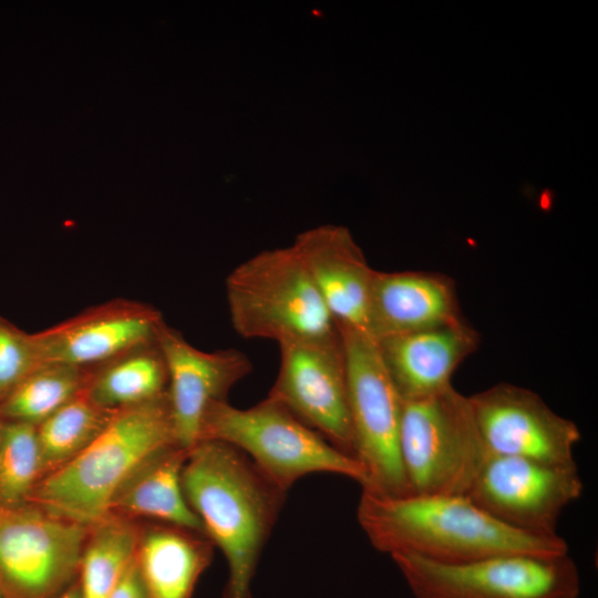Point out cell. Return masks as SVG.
Returning a JSON list of instances; mask_svg holds the SVG:
<instances>
[{
  "label": "cell",
  "mask_w": 598,
  "mask_h": 598,
  "mask_svg": "<svg viewBox=\"0 0 598 598\" xmlns=\"http://www.w3.org/2000/svg\"><path fill=\"white\" fill-rule=\"evenodd\" d=\"M358 522L372 546L390 557L413 555L462 564L501 555L561 556L567 542L498 522L464 495L386 496L362 491Z\"/></svg>",
  "instance_id": "cell-1"
},
{
  "label": "cell",
  "mask_w": 598,
  "mask_h": 598,
  "mask_svg": "<svg viewBox=\"0 0 598 598\" xmlns=\"http://www.w3.org/2000/svg\"><path fill=\"white\" fill-rule=\"evenodd\" d=\"M182 485L205 535L227 561L223 598H251L258 561L286 492L240 450L216 440H200L188 450Z\"/></svg>",
  "instance_id": "cell-2"
},
{
  "label": "cell",
  "mask_w": 598,
  "mask_h": 598,
  "mask_svg": "<svg viewBox=\"0 0 598 598\" xmlns=\"http://www.w3.org/2000/svg\"><path fill=\"white\" fill-rule=\"evenodd\" d=\"M175 446L166 391L116 410L83 451L39 480L27 504L91 527L111 514L115 496L140 467Z\"/></svg>",
  "instance_id": "cell-3"
},
{
  "label": "cell",
  "mask_w": 598,
  "mask_h": 598,
  "mask_svg": "<svg viewBox=\"0 0 598 598\" xmlns=\"http://www.w3.org/2000/svg\"><path fill=\"white\" fill-rule=\"evenodd\" d=\"M229 318L245 339L295 341L339 337L334 319L292 248L261 251L225 281Z\"/></svg>",
  "instance_id": "cell-4"
},
{
  "label": "cell",
  "mask_w": 598,
  "mask_h": 598,
  "mask_svg": "<svg viewBox=\"0 0 598 598\" xmlns=\"http://www.w3.org/2000/svg\"><path fill=\"white\" fill-rule=\"evenodd\" d=\"M200 440L237 447L286 493L312 473L342 475L362 488L368 485L365 470L357 458L338 450L269 395L247 409L227 401L213 403L205 413Z\"/></svg>",
  "instance_id": "cell-5"
},
{
  "label": "cell",
  "mask_w": 598,
  "mask_h": 598,
  "mask_svg": "<svg viewBox=\"0 0 598 598\" xmlns=\"http://www.w3.org/2000/svg\"><path fill=\"white\" fill-rule=\"evenodd\" d=\"M400 454L411 495L464 496L489 455L468 396L453 385L403 401Z\"/></svg>",
  "instance_id": "cell-6"
},
{
  "label": "cell",
  "mask_w": 598,
  "mask_h": 598,
  "mask_svg": "<svg viewBox=\"0 0 598 598\" xmlns=\"http://www.w3.org/2000/svg\"><path fill=\"white\" fill-rule=\"evenodd\" d=\"M337 327L346 364L354 456L368 475L362 491L395 497L411 495L400 454L403 400L377 340L367 331Z\"/></svg>",
  "instance_id": "cell-7"
},
{
  "label": "cell",
  "mask_w": 598,
  "mask_h": 598,
  "mask_svg": "<svg viewBox=\"0 0 598 598\" xmlns=\"http://www.w3.org/2000/svg\"><path fill=\"white\" fill-rule=\"evenodd\" d=\"M415 598H578L580 576L569 554L501 555L441 564L391 556Z\"/></svg>",
  "instance_id": "cell-8"
},
{
  "label": "cell",
  "mask_w": 598,
  "mask_h": 598,
  "mask_svg": "<svg viewBox=\"0 0 598 598\" xmlns=\"http://www.w3.org/2000/svg\"><path fill=\"white\" fill-rule=\"evenodd\" d=\"M90 527L31 505H0V591L58 598L79 578Z\"/></svg>",
  "instance_id": "cell-9"
},
{
  "label": "cell",
  "mask_w": 598,
  "mask_h": 598,
  "mask_svg": "<svg viewBox=\"0 0 598 598\" xmlns=\"http://www.w3.org/2000/svg\"><path fill=\"white\" fill-rule=\"evenodd\" d=\"M582 491L576 463L548 464L489 454L466 496L511 528L549 537L558 535L561 513Z\"/></svg>",
  "instance_id": "cell-10"
},
{
  "label": "cell",
  "mask_w": 598,
  "mask_h": 598,
  "mask_svg": "<svg viewBox=\"0 0 598 598\" xmlns=\"http://www.w3.org/2000/svg\"><path fill=\"white\" fill-rule=\"evenodd\" d=\"M278 346L279 370L268 395L338 450L355 458L340 334L332 340Z\"/></svg>",
  "instance_id": "cell-11"
},
{
  "label": "cell",
  "mask_w": 598,
  "mask_h": 598,
  "mask_svg": "<svg viewBox=\"0 0 598 598\" xmlns=\"http://www.w3.org/2000/svg\"><path fill=\"white\" fill-rule=\"evenodd\" d=\"M489 454L548 464H574L577 424L553 411L534 391L499 383L468 396Z\"/></svg>",
  "instance_id": "cell-12"
},
{
  "label": "cell",
  "mask_w": 598,
  "mask_h": 598,
  "mask_svg": "<svg viewBox=\"0 0 598 598\" xmlns=\"http://www.w3.org/2000/svg\"><path fill=\"white\" fill-rule=\"evenodd\" d=\"M163 323L154 307L115 299L32 334L43 364L89 370L156 342Z\"/></svg>",
  "instance_id": "cell-13"
},
{
  "label": "cell",
  "mask_w": 598,
  "mask_h": 598,
  "mask_svg": "<svg viewBox=\"0 0 598 598\" xmlns=\"http://www.w3.org/2000/svg\"><path fill=\"white\" fill-rule=\"evenodd\" d=\"M156 344L167 369V396L177 444L190 450L198 441L208 408L226 401L230 389L247 377L252 364L237 349L203 351L165 322Z\"/></svg>",
  "instance_id": "cell-14"
},
{
  "label": "cell",
  "mask_w": 598,
  "mask_h": 598,
  "mask_svg": "<svg viewBox=\"0 0 598 598\" xmlns=\"http://www.w3.org/2000/svg\"><path fill=\"white\" fill-rule=\"evenodd\" d=\"M291 246L337 326L367 331L374 269L350 231L343 226L322 225L299 234Z\"/></svg>",
  "instance_id": "cell-15"
},
{
  "label": "cell",
  "mask_w": 598,
  "mask_h": 598,
  "mask_svg": "<svg viewBox=\"0 0 598 598\" xmlns=\"http://www.w3.org/2000/svg\"><path fill=\"white\" fill-rule=\"evenodd\" d=\"M385 368L403 401L452 385L457 367L477 348V333L462 319L378 340Z\"/></svg>",
  "instance_id": "cell-16"
},
{
  "label": "cell",
  "mask_w": 598,
  "mask_h": 598,
  "mask_svg": "<svg viewBox=\"0 0 598 598\" xmlns=\"http://www.w3.org/2000/svg\"><path fill=\"white\" fill-rule=\"evenodd\" d=\"M461 319L452 280L423 271L374 270L367 332L377 341Z\"/></svg>",
  "instance_id": "cell-17"
},
{
  "label": "cell",
  "mask_w": 598,
  "mask_h": 598,
  "mask_svg": "<svg viewBox=\"0 0 598 598\" xmlns=\"http://www.w3.org/2000/svg\"><path fill=\"white\" fill-rule=\"evenodd\" d=\"M213 547L205 534L169 524L141 532L135 557L148 598H192Z\"/></svg>",
  "instance_id": "cell-18"
},
{
  "label": "cell",
  "mask_w": 598,
  "mask_h": 598,
  "mask_svg": "<svg viewBox=\"0 0 598 598\" xmlns=\"http://www.w3.org/2000/svg\"><path fill=\"white\" fill-rule=\"evenodd\" d=\"M188 450L172 447L140 467L115 496L111 514L155 518L164 524L204 533L182 485Z\"/></svg>",
  "instance_id": "cell-19"
},
{
  "label": "cell",
  "mask_w": 598,
  "mask_h": 598,
  "mask_svg": "<svg viewBox=\"0 0 598 598\" xmlns=\"http://www.w3.org/2000/svg\"><path fill=\"white\" fill-rule=\"evenodd\" d=\"M167 383L164 358L153 342L89 369L86 390L95 403L116 411L159 398Z\"/></svg>",
  "instance_id": "cell-20"
},
{
  "label": "cell",
  "mask_w": 598,
  "mask_h": 598,
  "mask_svg": "<svg viewBox=\"0 0 598 598\" xmlns=\"http://www.w3.org/2000/svg\"><path fill=\"white\" fill-rule=\"evenodd\" d=\"M141 532L110 514L89 529L79 578L82 598H110L136 554Z\"/></svg>",
  "instance_id": "cell-21"
},
{
  "label": "cell",
  "mask_w": 598,
  "mask_h": 598,
  "mask_svg": "<svg viewBox=\"0 0 598 598\" xmlns=\"http://www.w3.org/2000/svg\"><path fill=\"white\" fill-rule=\"evenodd\" d=\"M114 412L95 403L85 385L73 399L37 425L42 476L83 451L101 433Z\"/></svg>",
  "instance_id": "cell-22"
},
{
  "label": "cell",
  "mask_w": 598,
  "mask_h": 598,
  "mask_svg": "<svg viewBox=\"0 0 598 598\" xmlns=\"http://www.w3.org/2000/svg\"><path fill=\"white\" fill-rule=\"evenodd\" d=\"M89 370L43 364L0 400V420L39 425L86 385Z\"/></svg>",
  "instance_id": "cell-23"
},
{
  "label": "cell",
  "mask_w": 598,
  "mask_h": 598,
  "mask_svg": "<svg viewBox=\"0 0 598 598\" xmlns=\"http://www.w3.org/2000/svg\"><path fill=\"white\" fill-rule=\"evenodd\" d=\"M41 477L37 425L0 420V505L27 504Z\"/></svg>",
  "instance_id": "cell-24"
},
{
  "label": "cell",
  "mask_w": 598,
  "mask_h": 598,
  "mask_svg": "<svg viewBox=\"0 0 598 598\" xmlns=\"http://www.w3.org/2000/svg\"><path fill=\"white\" fill-rule=\"evenodd\" d=\"M41 365L33 334L0 317V400Z\"/></svg>",
  "instance_id": "cell-25"
},
{
  "label": "cell",
  "mask_w": 598,
  "mask_h": 598,
  "mask_svg": "<svg viewBox=\"0 0 598 598\" xmlns=\"http://www.w3.org/2000/svg\"><path fill=\"white\" fill-rule=\"evenodd\" d=\"M110 598H148L136 557L133 558L126 568Z\"/></svg>",
  "instance_id": "cell-26"
},
{
  "label": "cell",
  "mask_w": 598,
  "mask_h": 598,
  "mask_svg": "<svg viewBox=\"0 0 598 598\" xmlns=\"http://www.w3.org/2000/svg\"><path fill=\"white\" fill-rule=\"evenodd\" d=\"M58 598H82L80 584L76 580L72 586H70L63 594Z\"/></svg>",
  "instance_id": "cell-27"
},
{
  "label": "cell",
  "mask_w": 598,
  "mask_h": 598,
  "mask_svg": "<svg viewBox=\"0 0 598 598\" xmlns=\"http://www.w3.org/2000/svg\"><path fill=\"white\" fill-rule=\"evenodd\" d=\"M0 598H6L4 595L0 591Z\"/></svg>",
  "instance_id": "cell-28"
}]
</instances>
